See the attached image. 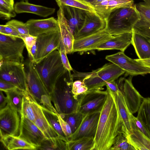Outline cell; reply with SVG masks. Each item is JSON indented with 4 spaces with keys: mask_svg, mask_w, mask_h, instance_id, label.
<instances>
[{
    "mask_svg": "<svg viewBox=\"0 0 150 150\" xmlns=\"http://www.w3.org/2000/svg\"><path fill=\"white\" fill-rule=\"evenodd\" d=\"M106 90L107 98L100 112L94 137V150H109L118 134H122L123 123L117 105L110 90L107 87Z\"/></svg>",
    "mask_w": 150,
    "mask_h": 150,
    "instance_id": "1",
    "label": "cell"
},
{
    "mask_svg": "<svg viewBox=\"0 0 150 150\" xmlns=\"http://www.w3.org/2000/svg\"><path fill=\"white\" fill-rule=\"evenodd\" d=\"M73 82L70 71L67 70L58 81L50 94L52 101L60 115L77 111L79 100L75 99L72 93Z\"/></svg>",
    "mask_w": 150,
    "mask_h": 150,
    "instance_id": "2",
    "label": "cell"
},
{
    "mask_svg": "<svg viewBox=\"0 0 150 150\" xmlns=\"http://www.w3.org/2000/svg\"><path fill=\"white\" fill-rule=\"evenodd\" d=\"M140 19L135 5L121 7L112 11L106 19L105 29L112 36L132 32L133 28Z\"/></svg>",
    "mask_w": 150,
    "mask_h": 150,
    "instance_id": "3",
    "label": "cell"
},
{
    "mask_svg": "<svg viewBox=\"0 0 150 150\" xmlns=\"http://www.w3.org/2000/svg\"><path fill=\"white\" fill-rule=\"evenodd\" d=\"M33 63L50 95L58 81L67 70L62 62L59 51L55 50L39 62Z\"/></svg>",
    "mask_w": 150,
    "mask_h": 150,
    "instance_id": "4",
    "label": "cell"
},
{
    "mask_svg": "<svg viewBox=\"0 0 150 150\" xmlns=\"http://www.w3.org/2000/svg\"><path fill=\"white\" fill-rule=\"evenodd\" d=\"M125 71L115 64H106L100 68L88 73L76 72L73 74L74 77L82 79L88 88V91L102 90L106 85V81H115Z\"/></svg>",
    "mask_w": 150,
    "mask_h": 150,
    "instance_id": "5",
    "label": "cell"
},
{
    "mask_svg": "<svg viewBox=\"0 0 150 150\" xmlns=\"http://www.w3.org/2000/svg\"><path fill=\"white\" fill-rule=\"evenodd\" d=\"M25 64L27 84L31 95L42 107L55 113L57 112L52 104L50 95L33 63L30 60Z\"/></svg>",
    "mask_w": 150,
    "mask_h": 150,
    "instance_id": "6",
    "label": "cell"
},
{
    "mask_svg": "<svg viewBox=\"0 0 150 150\" xmlns=\"http://www.w3.org/2000/svg\"><path fill=\"white\" fill-rule=\"evenodd\" d=\"M0 79L12 84L22 91L30 93L23 63L0 60Z\"/></svg>",
    "mask_w": 150,
    "mask_h": 150,
    "instance_id": "7",
    "label": "cell"
},
{
    "mask_svg": "<svg viewBox=\"0 0 150 150\" xmlns=\"http://www.w3.org/2000/svg\"><path fill=\"white\" fill-rule=\"evenodd\" d=\"M25 47L22 39L0 34V60L23 63Z\"/></svg>",
    "mask_w": 150,
    "mask_h": 150,
    "instance_id": "8",
    "label": "cell"
},
{
    "mask_svg": "<svg viewBox=\"0 0 150 150\" xmlns=\"http://www.w3.org/2000/svg\"><path fill=\"white\" fill-rule=\"evenodd\" d=\"M108 94L106 90H88L79 99L77 111L84 115L90 113L100 112Z\"/></svg>",
    "mask_w": 150,
    "mask_h": 150,
    "instance_id": "9",
    "label": "cell"
},
{
    "mask_svg": "<svg viewBox=\"0 0 150 150\" xmlns=\"http://www.w3.org/2000/svg\"><path fill=\"white\" fill-rule=\"evenodd\" d=\"M60 40L59 30L38 36L36 43V54L33 63L39 62L54 50H59Z\"/></svg>",
    "mask_w": 150,
    "mask_h": 150,
    "instance_id": "10",
    "label": "cell"
},
{
    "mask_svg": "<svg viewBox=\"0 0 150 150\" xmlns=\"http://www.w3.org/2000/svg\"><path fill=\"white\" fill-rule=\"evenodd\" d=\"M105 59L118 66L127 74L132 75L150 73V68L146 67L136 59L127 56L122 52L107 55Z\"/></svg>",
    "mask_w": 150,
    "mask_h": 150,
    "instance_id": "11",
    "label": "cell"
},
{
    "mask_svg": "<svg viewBox=\"0 0 150 150\" xmlns=\"http://www.w3.org/2000/svg\"><path fill=\"white\" fill-rule=\"evenodd\" d=\"M19 113L9 104L0 110V136H18L21 117Z\"/></svg>",
    "mask_w": 150,
    "mask_h": 150,
    "instance_id": "12",
    "label": "cell"
},
{
    "mask_svg": "<svg viewBox=\"0 0 150 150\" xmlns=\"http://www.w3.org/2000/svg\"><path fill=\"white\" fill-rule=\"evenodd\" d=\"M117 83L130 111L133 114L137 112L144 98L133 86L132 78H121Z\"/></svg>",
    "mask_w": 150,
    "mask_h": 150,
    "instance_id": "13",
    "label": "cell"
},
{
    "mask_svg": "<svg viewBox=\"0 0 150 150\" xmlns=\"http://www.w3.org/2000/svg\"><path fill=\"white\" fill-rule=\"evenodd\" d=\"M100 112H92L84 115L79 128L69 137L68 141L74 140L84 137H94L96 132Z\"/></svg>",
    "mask_w": 150,
    "mask_h": 150,
    "instance_id": "14",
    "label": "cell"
},
{
    "mask_svg": "<svg viewBox=\"0 0 150 150\" xmlns=\"http://www.w3.org/2000/svg\"><path fill=\"white\" fill-rule=\"evenodd\" d=\"M106 26V20L96 12L86 11L83 25L74 36V39L78 40L96 34L104 29Z\"/></svg>",
    "mask_w": 150,
    "mask_h": 150,
    "instance_id": "15",
    "label": "cell"
},
{
    "mask_svg": "<svg viewBox=\"0 0 150 150\" xmlns=\"http://www.w3.org/2000/svg\"><path fill=\"white\" fill-rule=\"evenodd\" d=\"M19 137L37 147L46 137L33 122L26 117H21Z\"/></svg>",
    "mask_w": 150,
    "mask_h": 150,
    "instance_id": "16",
    "label": "cell"
},
{
    "mask_svg": "<svg viewBox=\"0 0 150 150\" xmlns=\"http://www.w3.org/2000/svg\"><path fill=\"white\" fill-rule=\"evenodd\" d=\"M112 36L107 32L105 29L94 34L75 40L72 53L77 52H83L96 50L99 45Z\"/></svg>",
    "mask_w": 150,
    "mask_h": 150,
    "instance_id": "17",
    "label": "cell"
},
{
    "mask_svg": "<svg viewBox=\"0 0 150 150\" xmlns=\"http://www.w3.org/2000/svg\"><path fill=\"white\" fill-rule=\"evenodd\" d=\"M25 23L29 34L34 36L59 30L57 20L53 17L42 19H30Z\"/></svg>",
    "mask_w": 150,
    "mask_h": 150,
    "instance_id": "18",
    "label": "cell"
},
{
    "mask_svg": "<svg viewBox=\"0 0 150 150\" xmlns=\"http://www.w3.org/2000/svg\"><path fill=\"white\" fill-rule=\"evenodd\" d=\"M63 8L64 14L67 23L74 37L83 25L86 11L67 6H63Z\"/></svg>",
    "mask_w": 150,
    "mask_h": 150,
    "instance_id": "19",
    "label": "cell"
},
{
    "mask_svg": "<svg viewBox=\"0 0 150 150\" xmlns=\"http://www.w3.org/2000/svg\"><path fill=\"white\" fill-rule=\"evenodd\" d=\"M132 32L112 36L96 48L98 50H117L124 52L131 44Z\"/></svg>",
    "mask_w": 150,
    "mask_h": 150,
    "instance_id": "20",
    "label": "cell"
},
{
    "mask_svg": "<svg viewBox=\"0 0 150 150\" xmlns=\"http://www.w3.org/2000/svg\"><path fill=\"white\" fill-rule=\"evenodd\" d=\"M57 16L61 39L67 53V54L72 53L74 38L70 30L64 17L63 7H59L57 12Z\"/></svg>",
    "mask_w": 150,
    "mask_h": 150,
    "instance_id": "21",
    "label": "cell"
},
{
    "mask_svg": "<svg viewBox=\"0 0 150 150\" xmlns=\"http://www.w3.org/2000/svg\"><path fill=\"white\" fill-rule=\"evenodd\" d=\"M132 129L126 137L129 143L135 150H150V139L138 129L131 115Z\"/></svg>",
    "mask_w": 150,
    "mask_h": 150,
    "instance_id": "22",
    "label": "cell"
},
{
    "mask_svg": "<svg viewBox=\"0 0 150 150\" xmlns=\"http://www.w3.org/2000/svg\"><path fill=\"white\" fill-rule=\"evenodd\" d=\"M16 13H30L43 17H46L53 14L55 9L30 4L28 2L20 1L16 3L14 5Z\"/></svg>",
    "mask_w": 150,
    "mask_h": 150,
    "instance_id": "23",
    "label": "cell"
},
{
    "mask_svg": "<svg viewBox=\"0 0 150 150\" xmlns=\"http://www.w3.org/2000/svg\"><path fill=\"white\" fill-rule=\"evenodd\" d=\"M111 91L117 105L122 122L123 127L122 134L126 137L129 134L132 129L129 115L130 112L120 90L117 92Z\"/></svg>",
    "mask_w": 150,
    "mask_h": 150,
    "instance_id": "24",
    "label": "cell"
},
{
    "mask_svg": "<svg viewBox=\"0 0 150 150\" xmlns=\"http://www.w3.org/2000/svg\"><path fill=\"white\" fill-rule=\"evenodd\" d=\"M41 106L30 93L24 92L19 114L20 117L27 118L34 123L37 112Z\"/></svg>",
    "mask_w": 150,
    "mask_h": 150,
    "instance_id": "25",
    "label": "cell"
},
{
    "mask_svg": "<svg viewBox=\"0 0 150 150\" xmlns=\"http://www.w3.org/2000/svg\"><path fill=\"white\" fill-rule=\"evenodd\" d=\"M1 141L8 150H36L37 147L18 136L4 135L0 136Z\"/></svg>",
    "mask_w": 150,
    "mask_h": 150,
    "instance_id": "26",
    "label": "cell"
},
{
    "mask_svg": "<svg viewBox=\"0 0 150 150\" xmlns=\"http://www.w3.org/2000/svg\"><path fill=\"white\" fill-rule=\"evenodd\" d=\"M131 44L140 59L150 58V41L144 36L132 32Z\"/></svg>",
    "mask_w": 150,
    "mask_h": 150,
    "instance_id": "27",
    "label": "cell"
},
{
    "mask_svg": "<svg viewBox=\"0 0 150 150\" xmlns=\"http://www.w3.org/2000/svg\"><path fill=\"white\" fill-rule=\"evenodd\" d=\"M34 123L41 130L46 138L59 137L60 138L59 134L47 119L42 111V106L37 112Z\"/></svg>",
    "mask_w": 150,
    "mask_h": 150,
    "instance_id": "28",
    "label": "cell"
},
{
    "mask_svg": "<svg viewBox=\"0 0 150 150\" xmlns=\"http://www.w3.org/2000/svg\"><path fill=\"white\" fill-rule=\"evenodd\" d=\"M68 150H94V137H84L67 142Z\"/></svg>",
    "mask_w": 150,
    "mask_h": 150,
    "instance_id": "29",
    "label": "cell"
},
{
    "mask_svg": "<svg viewBox=\"0 0 150 150\" xmlns=\"http://www.w3.org/2000/svg\"><path fill=\"white\" fill-rule=\"evenodd\" d=\"M68 150L67 142L59 137L45 138L36 150Z\"/></svg>",
    "mask_w": 150,
    "mask_h": 150,
    "instance_id": "30",
    "label": "cell"
},
{
    "mask_svg": "<svg viewBox=\"0 0 150 150\" xmlns=\"http://www.w3.org/2000/svg\"><path fill=\"white\" fill-rule=\"evenodd\" d=\"M137 117L150 134V98H144L138 111Z\"/></svg>",
    "mask_w": 150,
    "mask_h": 150,
    "instance_id": "31",
    "label": "cell"
},
{
    "mask_svg": "<svg viewBox=\"0 0 150 150\" xmlns=\"http://www.w3.org/2000/svg\"><path fill=\"white\" fill-rule=\"evenodd\" d=\"M4 92L8 99V104L20 114L22 108L23 98L25 92L16 88Z\"/></svg>",
    "mask_w": 150,
    "mask_h": 150,
    "instance_id": "32",
    "label": "cell"
},
{
    "mask_svg": "<svg viewBox=\"0 0 150 150\" xmlns=\"http://www.w3.org/2000/svg\"><path fill=\"white\" fill-rule=\"evenodd\" d=\"M42 110L47 121L59 134L60 138L68 142V140L62 130L57 114L43 107Z\"/></svg>",
    "mask_w": 150,
    "mask_h": 150,
    "instance_id": "33",
    "label": "cell"
},
{
    "mask_svg": "<svg viewBox=\"0 0 150 150\" xmlns=\"http://www.w3.org/2000/svg\"><path fill=\"white\" fill-rule=\"evenodd\" d=\"M60 115L69 125L72 134L77 129L84 116L77 111L69 114Z\"/></svg>",
    "mask_w": 150,
    "mask_h": 150,
    "instance_id": "34",
    "label": "cell"
},
{
    "mask_svg": "<svg viewBox=\"0 0 150 150\" xmlns=\"http://www.w3.org/2000/svg\"><path fill=\"white\" fill-rule=\"evenodd\" d=\"M59 7L69 6L84 10L86 11L96 12L94 8L82 0H55Z\"/></svg>",
    "mask_w": 150,
    "mask_h": 150,
    "instance_id": "35",
    "label": "cell"
},
{
    "mask_svg": "<svg viewBox=\"0 0 150 150\" xmlns=\"http://www.w3.org/2000/svg\"><path fill=\"white\" fill-rule=\"evenodd\" d=\"M109 150H135L129 143L125 136L119 133L115 138L114 142Z\"/></svg>",
    "mask_w": 150,
    "mask_h": 150,
    "instance_id": "36",
    "label": "cell"
},
{
    "mask_svg": "<svg viewBox=\"0 0 150 150\" xmlns=\"http://www.w3.org/2000/svg\"><path fill=\"white\" fill-rule=\"evenodd\" d=\"M88 91V88L82 79L74 81L73 83L72 91L75 99L78 100L81 96Z\"/></svg>",
    "mask_w": 150,
    "mask_h": 150,
    "instance_id": "37",
    "label": "cell"
},
{
    "mask_svg": "<svg viewBox=\"0 0 150 150\" xmlns=\"http://www.w3.org/2000/svg\"><path fill=\"white\" fill-rule=\"evenodd\" d=\"M134 4L133 0H108V7L110 12L116 8L130 7Z\"/></svg>",
    "mask_w": 150,
    "mask_h": 150,
    "instance_id": "38",
    "label": "cell"
},
{
    "mask_svg": "<svg viewBox=\"0 0 150 150\" xmlns=\"http://www.w3.org/2000/svg\"><path fill=\"white\" fill-rule=\"evenodd\" d=\"M6 24L14 28L22 37L29 35L28 28L25 23L16 20H11L6 23Z\"/></svg>",
    "mask_w": 150,
    "mask_h": 150,
    "instance_id": "39",
    "label": "cell"
},
{
    "mask_svg": "<svg viewBox=\"0 0 150 150\" xmlns=\"http://www.w3.org/2000/svg\"><path fill=\"white\" fill-rule=\"evenodd\" d=\"M108 0H103L94 7L96 13L106 20L110 14L108 4Z\"/></svg>",
    "mask_w": 150,
    "mask_h": 150,
    "instance_id": "40",
    "label": "cell"
},
{
    "mask_svg": "<svg viewBox=\"0 0 150 150\" xmlns=\"http://www.w3.org/2000/svg\"><path fill=\"white\" fill-rule=\"evenodd\" d=\"M0 34L22 39L21 35L14 28L6 24L0 25Z\"/></svg>",
    "mask_w": 150,
    "mask_h": 150,
    "instance_id": "41",
    "label": "cell"
},
{
    "mask_svg": "<svg viewBox=\"0 0 150 150\" xmlns=\"http://www.w3.org/2000/svg\"><path fill=\"white\" fill-rule=\"evenodd\" d=\"M60 52L61 58L63 65L65 69L68 71L73 70L67 57V53L61 39L60 47L58 50Z\"/></svg>",
    "mask_w": 150,
    "mask_h": 150,
    "instance_id": "42",
    "label": "cell"
},
{
    "mask_svg": "<svg viewBox=\"0 0 150 150\" xmlns=\"http://www.w3.org/2000/svg\"><path fill=\"white\" fill-rule=\"evenodd\" d=\"M37 38V37L30 34L22 37V39L25 43L28 55L30 54L33 47L36 45Z\"/></svg>",
    "mask_w": 150,
    "mask_h": 150,
    "instance_id": "43",
    "label": "cell"
},
{
    "mask_svg": "<svg viewBox=\"0 0 150 150\" xmlns=\"http://www.w3.org/2000/svg\"><path fill=\"white\" fill-rule=\"evenodd\" d=\"M62 130L68 140V139L72 134L70 126L69 124L64 120L57 112H56Z\"/></svg>",
    "mask_w": 150,
    "mask_h": 150,
    "instance_id": "44",
    "label": "cell"
},
{
    "mask_svg": "<svg viewBox=\"0 0 150 150\" xmlns=\"http://www.w3.org/2000/svg\"><path fill=\"white\" fill-rule=\"evenodd\" d=\"M14 10L7 8L0 5V17L1 19L8 20L15 17L16 15Z\"/></svg>",
    "mask_w": 150,
    "mask_h": 150,
    "instance_id": "45",
    "label": "cell"
},
{
    "mask_svg": "<svg viewBox=\"0 0 150 150\" xmlns=\"http://www.w3.org/2000/svg\"><path fill=\"white\" fill-rule=\"evenodd\" d=\"M131 115L137 128L150 139V134L144 125L137 117L133 115V114L131 113Z\"/></svg>",
    "mask_w": 150,
    "mask_h": 150,
    "instance_id": "46",
    "label": "cell"
},
{
    "mask_svg": "<svg viewBox=\"0 0 150 150\" xmlns=\"http://www.w3.org/2000/svg\"><path fill=\"white\" fill-rule=\"evenodd\" d=\"M17 88L14 85L0 79V90L4 92Z\"/></svg>",
    "mask_w": 150,
    "mask_h": 150,
    "instance_id": "47",
    "label": "cell"
},
{
    "mask_svg": "<svg viewBox=\"0 0 150 150\" xmlns=\"http://www.w3.org/2000/svg\"><path fill=\"white\" fill-rule=\"evenodd\" d=\"M106 87L111 91L114 92H117L120 91L118 84L115 81L111 82H105Z\"/></svg>",
    "mask_w": 150,
    "mask_h": 150,
    "instance_id": "48",
    "label": "cell"
},
{
    "mask_svg": "<svg viewBox=\"0 0 150 150\" xmlns=\"http://www.w3.org/2000/svg\"><path fill=\"white\" fill-rule=\"evenodd\" d=\"M3 91L0 92V110L4 108L7 105L8 100L6 96H5L3 93Z\"/></svg>",
    "mask_w": 150,
    "mask_h": 150,
    "instance_id": "49",
    "label": "cell"
},
{
    "mask_svg": "<svg viewBox=\"0 0 150 150\" xmlns=\"http://www.w3.org/2000/svg\"><path fill=\"white\" fill-rule=\"evenodd\" d=\"M88 3L93 8L96 5L103 0H82Z\"/></svg>",
    "mask_w": 150,
    "mask_h": 150,
    "instance_id": "50",
    "label": "cell"
},
{
    "mask_svg": "<svg viewBox=\"0 0 150 150\" xmlns=\"http://www.w3.org/2000/svg\"><path fill=\"white\" fill-rule=\"evenodd\" d=\"M136 60L144 66L150 68V58L145 59H136Z\"/></svg>",
    "mask_w": 150,
    "mask_h": 150,
    "instance_id": "51",
    "label": "cell"
},
{
    "mask_svg": "<svg viewBox=\"0 0 150 150\" xmlns=\"http://www.w3.org/2000/svg\"><path fill=\"white\" fill-rule=\"evenodd\" d=\"M5 2L11 5V6H14V0H3Z\"/></svg>",
    "mask_w": 150,
    "mask_h": 150,
    "instance_id": "52",
    "label": "cell"
},
{
    "mask_svg": "<svg viewBox=\"0 0 150 150\" xmlns=\"http://www.w3.org/2000/svg\"><path fill=\"white\" fill-rule=\"evenodd\" d=\"M144 3L150 7V0H143Z\"/></svg>",
    "mask_w": 150,
    "mask_h": 150,
    "instance_id": "53",
    "label": "cell"
},
{
    "mask_svg": "<svg viewBox=\"0 0 150 150\" xmlns=\"http://www.w3.org/2000/svg\"><path fill=\"white\" fill-rule=\"evenodd\" d=\"M25 1L26 2H28V0H23Z\"/></svg>",
    "mask_w": 150,
    "mask_h": 150,
    "instance_id": "54",
    "label": "cell"
}]
</instances>
